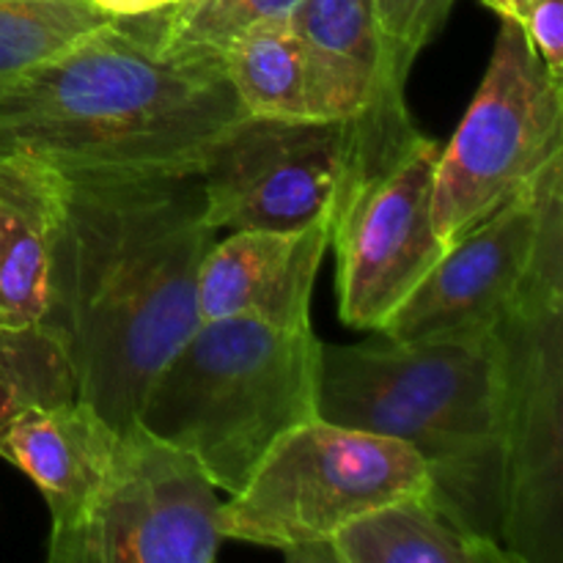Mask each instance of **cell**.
<instances>
[{
  "instance_id": "6da1fadb",
  "label": "cell",
  "mask_w": 563,
  "mask_h": 563,
  "mask_svg": "<svg viewBox=\"0 0 563 563\" xmlns=\"http://www.w3.org/2000/svg\"><path fill=\"white\" fill-rule=\"evenodd\" d=\"M214 234L201 170L66 174L42 324L64 341L77 399L119 432L201 322L198 269Z\"/></svg>"
},
{
  "instance_id": "7a4b0ae2",
  "label": "cell",
  "mask_w": 563,
  "mask_h": 563,
  "mask_svg": "<svg viewBox=\"0 0 563 563\" xmlns=\"http://www.w3.org/2000/svg\"><path fill=\"white\" fill-rule=\"evenodd\" d=\"M245 115L223 55L165 44L159 11L115 16L0 82V154L64 174L198 170Z\"/></svg>"
},
{
  "instance_id": "3957f363",
  "label": "cell",
  "mask_w": 563,
  "mask_h": 563,
  "mask_svg": "<svg viewBox=\"0 0 563 563\" xmlns=\"http://www.w3.org/2000/svg\"><path fill=\"white\" fill-rule=\"evenodd\" d=\"M498 328L465 339L324 344L317 416L410 445L429 498L462 528L500 544L506 460Z\"/></svg>"
},
{
  "instance_id": "277c9868",
  "label": "cell",
  "mask_w": 563,
  "mask_h": 563,
  "mask_svg": "<svg viewBox=\"0 0 563 563\" xmlns=\"http://www.w3.org/2000/svg\"><path fill=\"white\" fill-rule=\"evenodd\" d=\"M319 352L313 328L201 319L154 374L135 421L234 495L289 429L317 418Z\"/></svg>"
},
{
  "instance_id": "5b68a950",
  "label": "cell",
  "mask_w": 563,
  "mask_h": 563,
  "mask_svg": "<svg viewBox=\"0 0 563 563\" xmlns=\"http://www.w3.org/2000/svg\"><path fill=\"white\" fill-rule=\"evenodd\" d=\"M405 91L346 119L245 115L203 157L214 231L302 229L335 220L350 192L416 135Z\"/></svg>"
},
{
  "instance_id": "8992f818",
  "label": "cell",
  "mask_w": 563,
  "mask_h": 563,
  "mask_svg": "<svg viewBox=\"0 0 563 563\" xmlns=\"http://www.w3.org/2000/svg\"><path fill=\"white\" fill-rule=\"evenodd\" d=\"M432 493L421 456L407 443L324 418L297 423L220 506L223 539L330 561V539L363 511Z\"/></svg>"
},
{
  "instance_id": "52a82bcc",
  "label": "cell",
  "mask_w": 563,
  "mask_h": 563,
  "mask_svg": "<svg viewBox=\"0 0 563 563\" xmlns=\"http://www.w3.org/2000/svg\"><path fill=\"white\" fill-rule=\"evenodd\" d=\"M506 385L500 548L515 563L563 561V218L520 300L498 322Z\"/></svg>"
},
{
  "instance_id": "ba28073f",
  "label": "cell",
  "mask_w": 563,
  "mask_h": 563,
  "mask_svg": "<svg viewBox=\"0 0 563 563\" xmlns=\"http://www.w3.org/2000/svg\"><path fill=\"white\" fill-rule=\"evenodd\" d=\"M563 159V82L522 25L500 20L484 80L451 143L440 148L432 220L449 247Z\"/></svg>"
},
{
  "instance_id": "9c48e42d",
  "label": "cell",
  "mask_w": 563,
  "mask_h": 563,
  "mask_svg": "<svg viewBox=\"0 0 563 563\" xmlns=\"http://www.w3.org/2000/svg\"><path fill=\"white\" fill-rule=\"evenodd\" d=\"M218 487L196 456L137 421L119 432L91 498L49 528L53 563H209L218 559Z\"/></svg>"
},
{
  "instance_id": "30bf717a",
  "label": "cell",
  "mask_w": 563,
  "mask_h": 563,
  "mask_svg": "<svg viewBox=\"0 0 563 563\" xmlns=\"http://www.w3.org/2000/svg\"><path fill=\"white\" fill-rule=\"evenodd\" d=\"M438 159L440 143L416 132L341 203L330 245L346 328L379 333L445 253L432 220Z\"/></svg>"
},
{
  "instance_id": "8fae6325",
  "label": "cell",
  "mask_w": 563,
  "mask_h": 563,
  "mask_svg": "<svg viewBox=\"0 0 563 563\" xmlns=\"http://www.w3.org/2000/svg\"><path fill=\"white\" fill-rule=\"evenodd\" d=\"M559 218H563V159L550 165L515 201L456 236L379 333L412 344L495 330L520 300L548 229Z\"/></svg>"
},
{
  "instance_id": "7c38bea8",
  "label": "cell",
  "mask_w": 563,
  "mask_h": 563,
  "mask_svg": "<svg viewBox=\"0 0 563 563\" xmlns=\"http://www.w3.org/2000/svg\"><path fill=\"white\" fill-rule=\"evenodd\" d=\"M333 220L302 229H245L214 240L198 269L201 319L258 317L278 328H311V297Z\"/></svg>"
},
{
  "instance_id": "4fadbf2b",
  "label": "cell",
  "mask_w": 563,
  "mask_h": 563,
  "mask_svg": "<svg viewBox=\"0 0 563 563\" xmlns=\"http://www.w3.org/2000/svg\"><path fill=\"white\" fill-rule=\"evenodd\" d=\"M291 20L306 53L311 119H346L405 91L390 69L374 0H302Z\"/></svg>"
},
{
  "instance_id": "5bb4252c",
  "label": "cell",
  "mask_w": 563,
  "mask_h": 563,
  "mask_svg": "<svg viewBox=\"0 0 563 563\" xmlns=\"http://www.w3.org/2000/svg\"><path fill=\"white\" fill-rule=\"evenodd\" d=\"M66 174L27 154H0V324L44 322Z\"/></svg>"
},
{
  "instance_id": "9a60e30c",
  "label": "cell",
  "mask_w": 563,
  "mask_h": 563,
  "mask_svg": "<svg viewBox=\"0 0 563 563\" xmlns=\"http://www.w3.org/2000/svg\"><path fill=\"white\" fill-rule=\"evenodd\" d=\"M119 429L82 399L33 407L0 432V460L25 473L64 522L99 487L113 460Z\"/></svg>"
},
{
  "instance_id": "2e32d148",
  "label": "cell",
  "mask_w": 563,
  "mask_h": 563,
  "mask_svg": "<svg viewBox=\"0 0 563 563\" xmlns=\"http://www.w3.org/2000/svg\"><path fill=\"white\" fill-rule=\"evenodd\" d=\"M333 563H515L495 539L451 520L427 495L363 511L333 533Z\"/></svg>"
},
{
  "instance_id": "e0dca14e",
  "label": "cell",
  "mask_w": 563,
  "mask_h": 563,
  "mask_svg": "<svg viewBox=\"0 0 563 563\" xmlns=\"http://www.w3.org/2000/svg\"><path fill=\"white\" fill-rule=\"evenodd\" d=\"M223 69L247 115L311 119L306 53L291 16H269L231 38Z\"/></svg>"
},
{
  "instance_id": "ac0fdd59",
  "label": "cell",
  "mask_w": 563,
  "mask_h": 563,
  "mask_svg": "<svg viewBox=\"0 0 563 563\" xmlns=\"http://www.w3.org/2000/svg\"><path fill=\"white\" fill-rule=\"evenodd\" d=\"M115 20L93 0H0V82Z\"/></svg>"
},
{
  "instance_id": "d6986e66",
  "label": "cell",
  "mask_w": 563,
  "mask_h": 563,
  "mask_svg": "<svg viewBox=\"0 0 563 563\" xmlns=\"http://www.w3.org/2000/svg\"><path fill=\"white\" fill-rule=\"evenodd\" d=\"M77 399L66 346L47 324H0V432L33 407Z\"/></svg>"
},
{
  "instance_id": "ffe728a7",
  "label": "cell",
  "mask_w": 563,
  "mask_h": 563,
  "mask_svg": "<svg viewBox=\"0 0 563 563\" xmlns=\"http://www.w3.org/2000/svg\"><path fill=\"white\" fill-rule=\"evenodd\" d=\"M302 0H185L159 9V36L176 49L223 55L245 27L269 16H291Z\"/></svg>"
},
{
  "instance_id": "44dd1931",
  "label": "cell",
  "mask_w": 563,
  "mask_h": 563,
  "mask_svg": "<svg viewBox=\"0 0 563 563\" xmlns=\"http://www.w3.org/2000/svg\"><path fill=\"white\" fill-rule=\"evenodd\" d=\"M451 9L454 0H374L396 80L407 82L412 60L443 31Z\"/></svg>"
},
{
  "instance_id": "7402d4cb",
  "label": "cell",
  "mask_w": 563,
  "mask_h": 563,
  "mask_svg": "<svg viewBox=\"0 0 563 563\" xmlns=\"http://www.w3.org/2000/svg\"><path fill=\"white\" fill-rule=\"evenodd\" d=\"M522 31L550 77L563 82V0H533Z\"/></svg>"
},
{
  "instance_id": "603a6c76",
  "label": "cell",
  "mask_w": 563,
  "mask_h": 563,
  "mask_svg": "<svg viewBox=\"0 0 563 563\" xmlns=\"http://www.w3.org/2000/svg\"><path fill=\"white\" fill-rule=\"evenodd\" d=\"M93 3L113 16H137V14H152V11L168 9V5L181 3V0H93Z\"/></svg>"
},
{
  "instance_id": "cb8c5ba5",
  "label": "cell",
  "mask_w": 563,
  "mask_h": 563,
  "mask_svg": "<svg viewBox=\"0 0 563 563\" xmlns=\"http://www.w3.org/2000/svg\"><path fill=\"white\" fill-rule=\"evenodd\" d=\"M482 3L489 5L495 14H500V20H511L522 25L533 0H482Z\"/></svg>"
},
{
  "instance_id": "d4e9b609",
  "label": "cell",
  "mask_w": 563,
  "mask_h": 563,
  "mask_svg": "<svg viewBox=\"0 0 563 563\" xmlns=\"http://www.w3.org/2000/svg\"><path fill=\"white\" fill-rule=\"evenodd\" d=\"M181 3H185V0H181Z\"/></svg>"
}]
</instances>
